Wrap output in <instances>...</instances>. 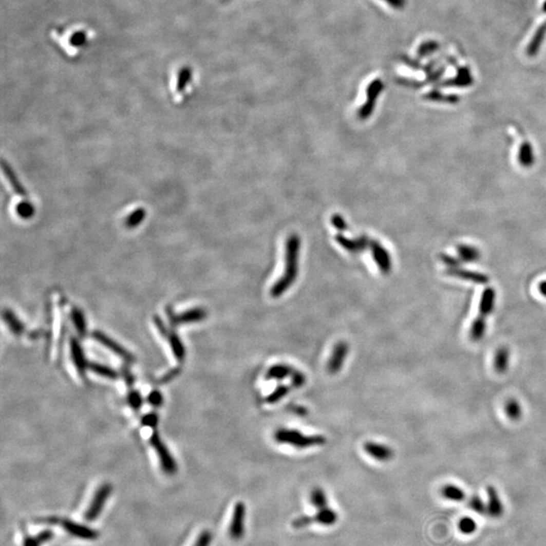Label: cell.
I'll list each match as a JSON object with an SVG mask.
<instances>
[{
  "label": "cell",
  "mask_w": 546,
  "mask_h": 546,
  "mask_svg": "<svg viewBox=\"0 0 546 546\" xmlns=\"http://www.w3.org/2000/svg\"><path fill=\"white\" fill-rule=\"evenodd\" d=\"M72 320L75 324V327L78 331V333L80 335H84L85 332H86V323H85V319L83 317V314L78 311V310H74L72 312Z\"/></svg>",
  "instance_id": "34"
},
{
  "label": "cell",
  "mask_w": 546,
  "mask_h": 546,
  "mask_svg": "<svg viewBox=\"0 0 546 546\" xmlns=\"http://www.w3.org/2000/svg\"><path fill=\"white\" fill-rule=\"evenodd\" d=\"M87 42V33L84 32V31H80V32H76L70 39V43L73 47H82L86 44Z\"/></svg>",
  "instance_id": "37"
},
{
  "label": "cell",
  "mask_w": 546,
  "mask_h": 546,
  "mask_svg": "<svg viewBox=\"0 0 546 546\" xmlns=\"http://www.w3.org/2000/svg\"><path fill=\"white\" fill-rule=\"evenodd\" d=\"M427 98L431 100H437V101H448V102H455L457 101L456 97H444L440 95L439 92H431L427 95Z\"/></svg>",
  "instance_id": "41"
},
{
  "label": "cell",
  "mask_w": 546,
  "mask_h": 546,
  "mask_svg": "<svg viewBox=\"0 0 546 546\" xmlns=\"http://www.w3.org/2000/svg\"><path fill=\"white\" fill-rule=\"evenodd\" d=\"M505 411H506L507 416L513 421L519 420L522 417V413H523L520 403L515 399H511L506 403Z\"/></svg>",
  "instance_id": "28"
},
{
  "label": "cell",
  "mask_w": 546,
  "mask_h": 546,
  "mask_svg": "<svg viewBox=\"0 0 546 546\" xmlns=\"http://www.w3.org/2000/svg\"><path fill=\"white\" fill-rule=\"evenodd\" d=\"M518 159H519V163L524 167H529L534 163L533 149L528 142H525L521 145L519 149Z\"/></svg>",
  "instance_id": "21"
},
{
  "label": "cell",
  "mask_w": 546,
  "mask_h": 546,
  "mask_svg": "<svg viewBox=\"0 0 546 546\" xmlns=\"http://www.w3.org/2000/svg\"><path fill=\"white\" fill-rule=\"evenodd\" d=\"M290 380H291V386L293 388H300L302 386H305L306 383H307L306 375L300 370H297L295 368H293V370L291 372Z\"/></svg>",
  "instance_id": "36"
},
{
  "label": "cell",
  "mask_w": 546,
  "mask_h": 546,
  "mask_svg": "<svg viewBox=\"0 0 546 546\" xmlns=\"http://www.w3.org/2000/svg\"><path fill=\"white\" fill-rule=\"evenodd\" d=\"M486 493H487V498H488L487 500L488 502L486 505V509H487L486 513L494 518L501 517L504 513V506L500 500L497 489L494 486L489 485L486 487Z\"/></svg>",
  "instance_id": "13"
},
{
  "label": "cell",
  "mask_w": 546,
  "mask_h": 546,
  "mask_svg": "<svg viewBox=\"0 0 546 546\" xmlns=\"http://www.w3.org/2000/svg\"><path fill=\"white\" fill-rule=\"evenodd\" d=\"M458 529L461 533L468 535L477 530V523L469 517H463L458 522Z\"/></svg>",
  "instance_id": "31"
},
{
  "label": "cell",
  "mask_w": 546,
  "mask_h": 546,
  "mask_svg": "<svg viewBox=\"0 0 546 546\" xmlns=\"http://www.w3.org/2000/svg\"><path fill=\"white\" fill-rule=\"evenodd\" d=\"M89 368L92 371H95L97 374L105 376L107 379H116V378H118V372L116 370H114L112 368H110L108 366L102 365V364L90 363L89 364Z\"/></svg>",
  "instance_id": "30"
},
{
  "label": "cell",
  "mask_w": 546,
  "mask_h": 546,
  "mask_svg": "<svg viewBox=\"0 0 546 546\" xmlns=\"http://www.w3.org/2000/svg\"><path fill=\"white\" fill-rule=\"evenodd\" d=\"M151 444L158 453V456H159V459H160L161 466H162L163 470L165 473L169 474V475L175 474L176 470H177V465L175 463V460L173 459V457L171 456V454L169 453V451L167 449V447L164 445V443L161 441L158 434H156V433L153 434V436L151 438Z\"/></svg>",
  "instance_id": "6"
},
{
  "label": "cell",
  "mask_w": 546,
  "mask_h": 546,
  "mask_svg": "<svg viewBox=\"0 0 546 546\" xmlns=\"http://www.w3.org/2000/svg\"><path fill=\"white\" fill-rule=\"evenodd\" d=\"M447 273L451 276H455V277H458V278L469 280V281L478 284V285H486L488 283V280H489L488 277L486 275H484V274L479 273V272L464 270V269H460V268H457V267H450Z\"/></svg>",
  "instance_id": "14"
},
{
  "label": "cell",
  "mask_w": 546,
  "mask_h": 546,
  "mask_svg": "<svg viewBox=\"0 0 546 546\" xmlns=\"http://www.w3.org/2000/svg\"><path fill=\"white\" fill-rule=\"evenodd\" d=\"M545 32L546 23L545 24H543V25L537 30V32L534 34V36H533L531 43L529 44V46H528V50H527L529 56H533V55H535V54L538 52V50H539V48H540V45H541V43H542V40H543V37H544V35H545Z\"/></svg>",
  "instance_id": "25"
},
{
  "label": "cell",
  "mask_w": 546,
  "mask_h": 546,
  "mask_svg": "<svg viewBox=\"0 0 546 546\" xmlns=\"http://www.w3.org/2000/svg\"><path fill=\"white\" fill-rule=\"evenodd\" d=\"M364 450L370 457L381 462L389 461L394 455L393 450L391 449L389 446H386L385 444H381V443H376V442H371V441L366 442L364 444Z\"/></svg>",
  "instance_id": "11"
},
{
  "label": "cell",
  "mask_w": 546,
  "mask_h": 546,
  "mask_svg": "<svg viewBox=\"0 0 546 546\" xmlns=\"http://www.w3.org/2000/svg\"><path fill=\"white\" fill-rule=\"evenodd\" d=\"M496 303V291L492 288H487L484 289L482 292L480 303V315L483 317H487L495 308Z\"/></svg>",
  "instance_id": "16"
},
{
  "label": "cell",
  "mask_w": 546,
  "mask_h": 546,
  "mask_svg": "<svg viewBox=\"0 0 546 546\" xmlns=\"http://www.w3.org/2000/svg\"><path fill=\"white\" fill-rule=\"evenodd\" d=\"M176 373H177V370H173V371L169 372V373H168L167 375H165L163 380H164L165 382H166V381H169V380H170V379H172V378H173L174 375H176Z\"/></svg>",
  "instance_id": "48"
},
{
  "label": "cell",
  "mask_w": 546,
  "mask_h": 546,
  "mask_svg": "<svg viewBox=\"0 0 546 546\" xmlns=\"http://www.w3.org/2000/svg\"><path fill=\"white\" fill-rule=\"evenodd\" d=\"M158 423V416L156 414H149L143 418V424L148 427H155Z\"/></svg>",
  "instance_id": "44"
},
{
  "label": "cell",
  "mask_w": 546,
  "mask_h": 546,
  "mask_svg": "<svg viewBox=\"0 0 546 546\" xmlns=\"http://www.w3.org/2000/svg\"><path fill=\"white\" fill-rule=\"evenodd\" d=\"M293 370V367L289 366L288 364H274L272 365L266 372L265 378L268 381H283L285 379L290 378L291 372Z\"/></svg>",
  "instance_id": "17"
},
{
  "label": "cell",
  "mask_w": 546,
  "mask_h": 546,
  "mask_svg": "<svg viewBox=\"0 0 546 546\" xmlns=\"http://www.w3.org/2000/svg\"><path fill=\"white\" fill-rule=\"evenodd\" d=\"M35 539L37 540V542L40 544L44 543V542H47V541H50L53 537H54V531L51 530V529H46V530H43L42 532H40L36 536H34Z\"/></svg>",
  "instance_id": "40"
},
{
  "label": "cell",
  "mask_w": 546,
  "mask_h": 546,
  "mask_svg": "<svg viewBox=\"0 0 546 546\" xmlns=\"http://www.w3.org/2000/svg\"><path fill=\"white\" fill-rule=\"evenodd\" d=\"M289 389H290L289 386H286V385H279V386H276L275 389L267 396L266 402L268 404H276V403H278L279 401H281L283 399H285L288 396Z\"/></svg>",
  "instance_id": "27"
},
{
  "label": "cell",
  "mask_w": 546,
  "mask_h": 546,
  "mask_svg": "<svg viewBox=\"0 0 546 546\" xmlns=\"http://www.w3.org/2000/svg\"><path fill=\"white\" fill-rule=\"evenodd\" d=\"M468 505L476 513H479V514H484L487 511L486 505L483 503L482 498L480 496H478V495H474L470 498Z\"/></svg>",
  "instance_id": "35"
},
{
  "label": "cell",
  "mask_w": 546,
  "mask_h": 546,
  "mask_svg": "<svg viewBox=\"0 0 546 546\" xmlns=\"http://www.w3.org/2000/svg\"><path fill=\"white\" fill-rule=\"evenodd\" d=\"M92 336L96 338V340H97L99 343H101L102 345H104L106 348H108L110 351H112L114 353L119 355L120 357H122L123 359L127 360V361H133L134 360V357L133 355L129 353V351H127L123 346H121L118 342L114 341L112 339H110L109 337H107L106 335L102 334L101 332H98L96 331Z\"/></svg>",
  "instance_id": "12"
},
{
  "label": "cell",
  "mask_w": 546,
  "mask_h": 546,
  "mask_svg": "<svg viewBox=\"0 0 546 546\" xmlns=\"http://www.w3.org/2000/svg\"><path fill=\"white\" fill-rule=\"evenodd\" d=\"M348 353L349 345L346 342L341 341L334 346L327 364V369L330 374H337L338 372H340Z\"/></svg>",
  "instance_id": "5"
},
{
  "label": "cell",
  "mask_w": 546,
  "mask_h": 546,
  "mask_svg": "<svg viewBox=\"0 0 546 546\" xmlns=\"http://www.w3.org/2000/svg\"><path fill=\"white\" fill-rule=\"evenodd\" d=\"M383 88H384L383 82L380 81V80L373 81L368 86V88H367V100L358 111L359 119L366 120V119H368L371 116V114H372V111L374 109V106H375L376 98L379 97V95L383 91Z\"/></svg>",
  "instance_id": "7"
},
{
  "label": "cell",
  "mask_w": 546,
  "mask_h": 546,
  "mask_svg": "<svg viewBox=\"0 0 546 546\" xmlns=\"http://www.w3.org/2000/svg\"><path fill=\"white\" fill-rule=\"evenodd\" d=\"M274 439L280 444H289L298 449L324 445L327 440L323 435H306L293 429L280 428L274 433Z\"/></svg>",
  "instance_id": "2"
},
{
  "label": "cell",
  "mask_w": 546,
  "mask_h": 546,
  "mask_svg": "<svg viewBox=\"0 0 546 546\" xmlns=\"http://www.w3.org/2000/svg\"><path fill=\"white\" fill-rule=\"evenodd\" d=\"M212 539H213L212 533L210 531L205 530V531L200 533V535L198 536L194 546H210L211 543H212Z\"/></svg>",
  "instance_id": "38"
},
{
  "label": "cell",
  "mask_w": 546,
  "mask_h": 546,
  "mask_svg": "<svg viewBox=\"0 0 546 546\" xmlns=\"http://www.w3.org/2000/svg\"><path fill=\"white\" fill-rule=\"evenodd\" d=\"M41 544L37 542L35 537H32L30 535H26L24 540V546H40Z\"/></svg>",
  "instance_id": "46"
},
{
  "label": "cell",
  "mask_w": 546,
  "mask_h": 546,
  "mask_svg": "<svg viewBox=\"0 0 546 546\" xmlns=\"http://www.w3.org/2000/svg\"><path fill=\"white\" fill-rule=\"evenodd\" d=\"M192 69L190 67H183L180 71H179V75H178V78H177V90L181 91L183 90V88L190 83L191 79H192Z\"/></svg>",
  "instance_id": "33"
},
{
  "label": "cell",
  "mask_w": 546,
  "mask_h": 546,
  "mask_svg": "<svg viewBox=\"0 0 546 546\" xmlns=\"http://www.w3.org/2000/svg\"><path fill=\"white\" fill-rule=\"evenodd\" d=\"M486 331V320L485 317L480 315L475 321L473 322L470 328V338L474 341H480L484 336Z\"/></svg>",
  "instance_id": "22"
},
{
  "label": "cell",
  "mask_w": 546,
  "mask_h": 546,
  "mask_svg": "<svg viewBox=\"0 0 546 546\" xmlns=\"http://www.w3.org/2000/svg\"><path fill=\"white\" fill-rule=\"evenodd\" d=\"M70 347H71L72 359L74 361V364H75L76 368L78 369L80 374H84L85 369L87 367V364H86L84 354H83V351H82L78 341L76 339H71Z\"/></svg>",
  "instance_id": "18"
},
{
  "label": "cell",
  "mask_w": 546,
  "mask_h": 546,
  "mask_svg": "<svg viewBox=\"0 0 546 546\" xmlns=\"http://www.w3.org/2000/svg\"><path fill=\"white\" fill-rule=\"evenodd\" d=\"M300 249V239L297 235L289 236L286 244V269L283 276L270 289L272 297L281 296L293 285L298 273V255Z\"/></svg>",
  "instance_id": "1"
},
{
  "label": "cell",
  "mask_w": 546,
  "mask_h": 546,
  "mask_svg": "<svg viewBox=\"0 0 546 546\" xmlns=\"http://www.w3.org/2000/svg\"><path fill=\"white\" fill-rule=\"evenodd\" d=\"M205 317H206V312L203 309H193L176 317V322L180 324L193 323V322L201 321Z\"/></svg>",
  "instance_id": "23"
},
{
  "label": "cell",
  "mask_w": 546,
  "mask_h": 546,
  "mask_svg": "<svg viewBox=\"0 0 546 546\" xmlns=\"http://www.w3.org/2000/svg\"><path fill=\"white\" fill-rule=\"evenodd\" d=\"M246 512V505L243 502H238L235 505L229 529L230 536L234 540H240L244 537Z\"/></svg>",
  "instance_id": "3"
},
{
  "label": "cell",
  "mask_w": 546,
  "mask_h": 546,
  "mask_svg": "<svg viewBox=\"0 0 546 546\" xmlns=\"http://www.w3.org/2000/svg\"><path fill=\"white\" fill-rule=\"evenodd\" d=\"M441 495L445 499L454 502H461L465 499V492L454 484L444 485L441 488Z\"/></svg>",
  "instance_id": "20"
},
{
  "label": "cell",
  "mask_w": 546,
  "mask_h": 546,
  "mask_svg": "<svg viewBox=\"0 0 546 546\" xmlns=\"http://www.w3.org/2000/svg\"><path fill=\"white\" fill-rule=\"evenodd\" d=\"M111 493V485L109 483H103L96 493L91 505L89 506L88 510L85 513V520L88 522H92L97 520L98 516L101 513L103 506L105 505V502L107 501L109 495Z\"/></svg>",
  "instance_id": "4"
},
{
  "label": "cell",
  "mask_w": 546,
  "mask_h": 546,
  "mask_svg": "<svg viewBox=\"0 0 546 546\" xmlns=\"http://www.w3.org/2000/svg\"><path fill=\"white\" fill-rule=\"evenodd\" d=\"M62 526L68 533L80 539L95 540L99 537V532L97 530L70 520L62 521Z\"/></svg>",
  "instance_id": "9"
},
{
  "label": "cell",
  "mask_w": 546,
  "mask_h": 546,
  "mask_svg": "<svg viewBox=\"0 0 546 546\" xmlns=\"http://www.w3.org/2000/svg\"><path fill=\"white\" fill-rule=\"evenodd\" d=\"M129 405L134 408V409H139L142 405V399L139 394V392L137 391H133L130 392L129 396Z\"/></svg>",
  "instance_id": "42"
},
{
  "label": "cell",
  "mask_w": 546,
  "mask_h": 546,
  "mask_svg": "<svg viewBox=\"0 0 546 546\" xmlns=\"http://www.w3.org/2000/svg\"><path fill=\"white\" fill-rule=\"evenodd\" d=\"M310 500H311V504L317 510H321V509L328 507V497H327L325 491L322 489L321 487H315L311 492Z\"/></svg>",
  "instance_id": "24"
},
{
  "label": "cell",
  "mask_w": 546,
  "mask_h": 546,
  "mask_svg": "<svg viewBox=\"0 0 546 546\" xmlns=\"http://www.w3.org/2000/svg\"><path fill=\"white\" fill-rule=\"evenodd\" d=\"M370 249L373 260L378 265L379 269L384 274L389 273L391 270V259L386 248L382 246L378 241L373 240L370 242Z\"/></svg>",
  "instance_id": "10"
},
{
  "label": "cell",
  "mask_w": 546,
  "mask_h": 546,
  "mask_svg": "<svg viewBox=\"0 0 546 546\" xmlns=\"http://www.w3.org/2000/svg\"><path fill=\"white\" fill-rule=\"evenodd\" d=\"M538 289H539V292L546 297V280H543L539 284Z\"/></svg>",
  "instance_id": "47"
},
{
  "label": "cell",
  "mask_w": 546,
  "mask_h": 546,
  "mask_svg": "<svg viewBox=\"0 0 546 546\" xmlns=\"http://www.w3.org/2000/svg\"><path fill=\"white\" fill-rule=\"evenodd\" d=\"M436 48H438V44L434 43V42H430V43H426L420 50V54L421 55H425V54H428V53H431L433 51L436 50Z\"/></svg>",
  "instance_id": "45"
},
{
  "label": "cell",
  "mask_w": 546,
  "mask_h": 546,
  "mask_svg": "<svg viewBox=\"0 0 546 546\" xmlns=\"http://www.w3.org/2000/svg\"><path fill=\"white\" fill-rule=\"evenodd\" d=\"M543 9H544V11H546V1L545 3H544V5H543Z\"/></svg>",
  "instance_id": "49"
},
{
  "label": "cell",
  "mask_w": 546,
  "mask_h": 546,
  "mask_svg": "<svg viewBox=\"0 0 546 546\" xmlns=\"http://www.w3.org/2000/svg\"><path fill=\"white\" fill-rule=\"evenodd\" d=\"M4 319L5 321L7 322L8 326L10 327L11 331L16 334V335H21L24 331V326L21 322L18 321V319L10 312V311H5L4 312Z\"/></svg>",
  "instance_id": "29"
},
{
  "label": "cell",
  "mask_w": 546,
  "mask_h": 546,
  "mask_svg": "<svg viewBox=\"0 0 546 546\" xmlns=\"http://www.w3.org/2000/svg\"><path fill=\"white\" fill-rule=\"evenodd\" d=\"M312 517H313L314 523H317L324 527L334 526L338 522V519H339L337 512L334 509H331L329 507L318 510V512Z\"/></svg>",
  "instance_id": "15"
},
{
  "label": "cell",
  "mask_w": 546,
  "mask_h": 546,
  "mask_svg": "<svg viewBox=\"0 0 546 546\" xmlns=\"http://www.w3.org/2000/svg\"><path fill=\"white\" fill-rule=\"evenodd\" d=\"M148 401H149V403H150L151 405L158 407V406H160L161 404H162V402H163V397H162V394H161L159 391L154 390V391H152V392L149 394Z\"/></svg>",
  "instance_id": "43"
},
{
  "label": "cell",
  "mask_w": 546,
  "mask_h": 546,
  "mask_svg": "<svg viewBox=\"0 0 546 546\" xmlns=\"http://www.w3.org/2000/svg\"><path fill=\"white\" fill-rule=\"evenodd\" d=\"M509 359H510V351L507 347L500 348L495 357V369L499 373H504L509 366Z\"/></svg>",
  "instance_id": "19"
},
{
  "label": "cell",
  "mask_w": 546,
  "mask_h": 546,
  "mask_svg": "<svg viewBox=\"0 0 546 546\" xmlns=\"http://www.w3.org/2000/svg\"><path fill=\"white\" fill-rule=\"evenodd\" d=\"M458 255L461 260L465 262H474L479 260L480 252L473 246L461 245L458 247Z\"/></svg>",
  "instance_id": "26"
},
{
  "label": "cell",
  "mask_w": 546,
  "mask_h": 546,
  "mask_svg": "<svg viewBox=\"0 0 546 546\" xmlns=\"http://www.w3.org/2000/svg\"><path fill=\"white\" fill-rule=\"evenodd\" d=\"M331 224L334 225V228L340 232H343V231H346L347 230V224L345 222V220L343 219L342 216L340 215H334L332 218H331Z\"/></svg>",
  "instance_id": "39"
},
{
  "label": "cell",
  "mask_w": 546,
  "mask_h": 546,
  "mask_svg": "<svg viewBox=\"0 0 546 546\" xmlns=\"http://www.w3.org/2000/svg\"><path fill=\"white\" fill-rule=\"evenodd\" d=\"M335 240L344 250H346L349 253H353V254L363 252L366 248L370 246V242H371L368 239V237L364 235L360 236L357 239H349L341 234H338L335 237Z\"/></svg>",
  "instance_id": "8"
},
{
  "label": "cell",
  "mask_w": 546,
  "mask_h": 546,
  "mask_svg": "<svg viewBox=\"0 0 546 546\" xmlns=\"http://www.w3.org/2000/svg\"><path fill=\"white\" fill-rule=\"evenodd\" d=\"M169 340H170L171 348H172V351L175 355V357L178 360H182L184 358V356H185V350H184V347H183L180 339L175 334H172V335H170Z\"/></svg>",
  "instance_id": "32"
}]
</instances>
